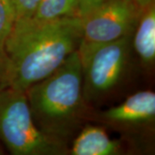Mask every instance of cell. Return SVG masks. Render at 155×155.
Returning a JSON list of instances; mask_svg holds the SVG:
<instances>
[{
  "mask_svg": "<svg viewBox=\"0 0 155 155\" xmlns=\"http://www.w3.org/2000/svg\"><path fill=\"white\" fill-rule=\"evenodd\" d=\"M104 0H77L78 17H83L95 8L100 5Z\"/></svg>",
  "mask_w": 155,
  "mask_h": 155,
  "instance_id": "cell-13",
  "label": "cell"
},
{
  "mask_svg": "<svg viewBox=\"0 0 155 155\" xmlns=\"http://www.w3.org/2000/svg\"><path fill=\"white\" fill-rule=\"evenodd\" d=\"M133 1L140 9H144L153 3V0H133Z\"/></svg>",
  "mask_w": 155,
  "mask_h": 155,
  "instance_id": "cell-14",
  "label": "cell"
},
{
  "mask_svg": "<svg viewBox=\"0 0 155 155\" xmlns=\"http://www.w3.org/2000/svg\"><path fill=\"white\" fill-rule=\"evenodd\" d=\"M70 17H78L77 0H41L30 20L47 22Z\"/></svg>",
  "mask_w": 155,
  "mask_h": 155,
  "instance_id": "cell-9",
  "label": "cell"
},
{
  "mask_svg": "<svg viewBox=\"0 0 155 155\" xmlns=\"http://www.w3.org/2000/svg\"><path fill=\"white\" fill-rule=\"evenodd\" d=\"M132 35L100 45L80 56L84 102L100 99L120 83L126 71Z\"/></svg>",
  "mask_w": 155,
  "mask_h": 155,
  "instance_id": "cell-4",
  "label": "cell"
},
{
  "mask_svg": "<svg viewBox=\"0 0 155 155\" xmlns=\"http://www.w3.org/2000/svg\"><path fill=\"white\" fill-rule=\"evenodd\" d=\"M17 21V8L14 0H0V47L4 48L6 39Z\"/></svg>",
  "mask_w": 155,
  "mask_h": 155,
  "instance_id": "cell-10",
  "label": "cell"
},
{
  "mask_svg": "<svg viewBox=\"0 0 155 155\" xmlns=\"http://www.w3.org/2000/svg\"><path fill=\"white\" fill-rule=\"evenodd\" d=\"M25 94L37 127L67 143L79 126L85 104L78 51L71 54L48 77L27 89Z\"/></svg>",
  "mask_w": 155,
  "mask_h": 155,
  "instance_id": "cell-2",
  "label": "cell"
},
{
  "mask_svg": "<svg viewBox=\"0 0 155 155\" xmlns=\"http://www.w3.org/2000/svg\"><path fill=\"white\" fill-rule=\"evenodd\" d=\"M17 8V22L32 18L41 0H14Z\"/></svg>",
  "mask_w": 155,
  "mask_h": 155,
  "instance_id": "cell-11",
  "label": "cell"
},
{
  "mask_svg": "<svg viewBox=\"0 0 155 155\" xmlns=\"http://www.w3.org/2000/svg\"><path fill=\"white\" fill-rule=\"evenodd\" d=\"M120 141L112 140L106 131L97 126H86L72 142V155H116L121 152Z\"/></svg>",
  "mask_w": 155,
  "mask_h": 155,
  "instance_id": "cell-7",
  "label": "cell"
},
{
  "mask_svg": "<svg viewBox=\"0 0 155 155\" xmlns=\"http://www.w3.org/2000/svg\"><path fill=\"white\" fill-rule=\"evenodd\" d=\"M0 140L13 155H62L67 143L42 132L35 124L24 91H0Z\"/></svg>",
  "mask_w": 155,
  "mask_h": 155,
  "instance_id": "cell-3",
  "label": "cell"
},
{
  "mask_svg": "<svg viewBox=\"0 0 155 155\" xmlns=\"http://www.w3.org/2000/svg\"><path fill=\"white\" fill-rule=\"evenodd\" d=\"M101 118L116 125H137L153 123L155 118V94L142 91L128 97L121 104L101 114Z\"/></svg>",
  "mask_w": 155,
  "mask_h": 155,
  "instance_id": "cell-6",
  "label": "cell"
},
{
  "mask_svg": "<svg viewBox=\"0 0 155 155\" xmlns=\"http://www.w3.org/2000/svg\"><path fill=\"white\" fill-rule=\"evenodd\" d=\"M133 46L145 67L155 61V8L153 3L141 10L134 28Z\"/></svg>",
  "mask_w": 155,
  "mask_h": 155,
  "instance_id": "cell-8",
  "label": "cell"
},
{
  "mask_svg": "<svg viewBox=\"0 0 155 155\" xmlns=\"http://www.w3.org/2000/svg\"><path fill=\"white\" fill-rule=\"evenodd\" d=\"M81 38V17L16 22L4 45L10 66L9 87L25 92L48 77L78 50Z\"/></svg>",
  "mask_w": 155,
  "mask_h": 155,
  "instance_id": "cell-1",
  "label": "cell"
},
{
  "mask_svg": "<svg viewBox=\"0 0 155 155\" xmlns=\"http://www.w3.org/2000/svg\"><path fill=\"white\" fill-rule=\"evenodd\" d=\"M10 66L9 60L4 48L0 47V91L10 86L9 80Z\"/></svg>",
  "mask_w": 155,
  "mask_h": 155,
  "instance_id": "cell-12",
  "label": "cell"
},
{
  "mask_svg": "<svg viewBox=\"0 0 155 155\" xmlns=\"http://www.w3.org/2000/svg\"><path fill=\"white\" fill-rule=\"evenodd\" d=\"M141 10L133 0H104L81 17L82 38L78 48L79 56L85 55L100 45L133 35Z\"/></svg>",
  "mask_w": 155,
  "mask_h": 155,
  "instance_id": "cell-5",
  "label": "cell"
}]
</instances>
